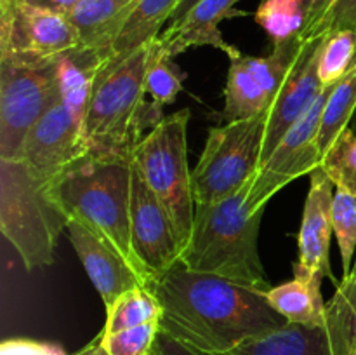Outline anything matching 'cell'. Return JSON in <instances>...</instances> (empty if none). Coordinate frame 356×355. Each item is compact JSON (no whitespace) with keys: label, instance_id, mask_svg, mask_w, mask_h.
<instances>
[{"label":"cell","instance_id":"obj_1","mask_svg":"<svg viewBox=\"0 0 356 355\" xmlns=\"http://www.w3.org/2000/svg\"><path fill=\"white\" fill-rule=\"evenodd\" d=\"M152 289L162 303L160 329L204 355L225 354L287 324L261 291L191 271L181 261Z\"/></svg>","mask_w":356,"mask_h":355},{"label":"cell","instance_id":"obj_2","mask_svg":"<svg viewBox=\"0 0 356 355\" xmlns=\"http://www.w3.org/2000/svg\"><path fill=\"white\" fill-rule=\"evenodd\" d=\"M249 183L232 197L197 204L191 237L181 253V263L191 271L218 275L254 291H266L271 284L257 249L264 209L250 207Z\"/></svg>","mask_w":356,"mask_h":355},{"label":"cell","instance_id":"obj_3","mask_svg":"<svg viewBox=\"0 0 356 355\" xmlns=\"http://www.w3.org/2000/svg\"><path fill=\"white\" fill-rule=\"evenodd\" d=\"M131 173L132 157L90 150L49 188L70 219L82 221L143 268L131 244Z\"/></svg>","mask_w":356,"mask_h":355},{"label":"cell","instance_id":"obj_4","mask_svg":"<svg viewBox=\"0 0 356 355\" xmlns=\"http://www.w3.org/2000/svg\"><path fill=\"white\" fill-rule=\"evenodd\" d=\"M153 44L125 56L118 65L104 68L97 77L83 132L92 152L132 157L141 143L165 115L155 101L146 97V72Z\"/></svg>","mask_w":356,"mask_h":355},{"label":"cell","instance_id":"obj_5","mask_svg":"<svg viewBox=\"0 0 356 355\" xmlns=\"http://www.w3.org/2000/svg\"><path fill=\"white\" fill-rule=\"evenodd\" d=\"M21 159H0V230L26 270L54 263L70 218L49 188Z\"/></svg>","mask_w":356,"mask_h":355},{"label":"cell","instance_id":"obj_6","mask_svg":"<svg viewBox=\"0 0 356 355\" xmlns=\"http://www.w3.org/2000/svg\"><path fill=\"white\" fill-rule=\"evenodd\" d=\"M190 110L181 108L163 117L141 139L132 160L141 171L146 184L159 197L172 219L184 249L191 237L195 219V197L191 171L188 167V122Z\"/></svg>","mask_w":356,"mask_h":355},{"label":"cell","instance_id":"obj_7","mask_svg":"<svg viewBox=\"0 0 356 355\" xmlns=\"http://www.w3.org/2000/svg\"><path fill=\"white\" fill-rule=\"evenodd\" d=\"M268 113L225 122L209 131L204 152L191 171L195 204H212L242 190L261 166Z\"/></svg>","mask_w":356,"mask_h":355},{"label":"cell","instance_id":"obj_8","mask_svg":"<svg viewBox=\"0 0 356 355\" xmlns=\"http://www.w3.org/2000/svg\"><path fill=\"white\" fill-rule=\"evenodd\" d=\"M59 101V56L0 59V159H19L28 132Z\"/></svg>","mask_w":356,"mask_h":355},{"label":"cell","instance_id":"obj_9","mask_svg":"<svg viewBox=\"0 0 356 355\" xmlns=\"http://www.w3.org/2000/svg\"><path fill=\"white\" fill-rule=\"evenodd\" d=\"M330 87L323 86L312 108L285 132L270 157L261 162L247 191V200L254 211L266 209L270 198L282 188L320 167L322 152L318 146V127Z\"/></svg>","mask_w":356,"mask_h":355},{"label":"cell","instance_id":"obj_10","mask_svg":"<svg viewBox=\"0 0 356 355\" xmlns=\"http://www.w3.org/2000/svg\"><path fill=\"white\" fill-rule=\"evenodd\" d=\"M79 45V33L66 14L21 0H0V59L40 61Z\"/></svg>","mask_w":356,"mask_h":355},{"label":"cell","instance_id":"obj_11","mask_svg":"<svg viewBox=\"0 0 356 355\" xmlns=\"http://www.w3.org/2000/svg\"><path fill=\"white\" fill-rule=\"evenodd\" d=\"M131 244L136 260L153 282L181 261V244L172 219L132 160Z\"/></svg>","mask_w":356,"mask_h":355},{"label":"cell","instance_id":"obj_12","mask_svg":"<svg viewBox=\"0 0 356 355\" xmlns=\"http://www.w3.org/2000/svg\"><path fill=\"white\" fill-rule=\"evenodd\" d=\"M89 152L82 124L59 101L28 132L19 159L38 176L52 181Z\"/></svg>","mask_w":356,"mask_h":355},{"label":"cell","instance_id":"obj_13","mask_svg":"<svg viewBox=\"0 0 356 355\" xmlns=\"http://www.w3.org/2000/svg\"><path fill=\"white\" fill-rule=\"evenodd\" d=\"M65 232L106 308L131 289L153 285V278L143 268L82 221L70 219Z\"/></svg>","mask_w":356,"mask_h":355},{"label":"cell","instance_id":"obj_14","mask_svg":"<svg viewBox=\"0 0 356 355\" xmlns=\"http://www.w3.org/2000/svg\"><path fill=\"white\" fill-rule=\"evenodd\" d=\"M332 181L327 178L322 167H316L309 174V190L302 209L301 228L298 237L299 258L294 263V277H309L318 275L329 278L336 287L339 285L330 268L329 251L332 239V202H334Z\"/></svg>","mask_w":356,"mask_h":355},{"label":"cell","instance_id":"obj_15","mask_svg":"<svg viewBox=\"0 0 356 355\" xmlns=\"http://www.w3.org/2000/svg\"><path fill=\"white\" fill-rule=\"evenodd\" d=\"M318 56L320 40L306 42L301 56L270 108L261 162L270 157L285 132L312 108L322 93L323 84L318 77Z\"/></svg>","mask_w":356,"mask_h":355},{"label":"cell","instance_id":"obj_16","mask_svg":"<svg viewBox=\"0 0 356 355\" xmlns=\"http://www.w3.org/2000/svg\"><path fill=\"white\" fill-rule=\"evenodd\" d=\"M236 2L240 0H200L183 19L169 24L167 30L159 35L160 47L176 58L190 47L211 45L226 52L229 59L238 58L242 51L228 44L219 31V23L222 19L243 14L233 10Z\"/></svg>","mask_w":356,"mask_h":355},{"label":"cell","instance_id":"obj_17","mask_svg":"<svg viewBox=\"0 0 356 355\" xmlns=\"http://www.w3.org/2000/svg\"><path fill=\"white\" fill-rule=\"evenodd\" d=\"M139 0H80L70 13L80 45L110 58L111 45Z\"/></svg>","mask_w":356,"mask_h":355},{"label":"cell","instance_id":"obj_18","mask_svg":"<svg viewBox=\"0 0 356 355\" xmlns=\"http://www.w3.org/2000/svg\"><path fill=\"white\" fill-rule=\"evenodd\" d=\"M214 355H341L327 326L308 327L287 322L280 329L250 338L225 354Z\"/></svg>","mask_w":356,"mask_h":355},{"label":"cell","instance_id":"obj_19","mask_svg":"<svg viewBox=\"0 0 356 355\" xmlns=\"http://www.w3.org/2000/svg\"><path fill=\"white\" fill-rule=\"evenodd\" d=\"M106 56L94 49L79 47L59 56V90L61 101L82 124L86 122L90 97L96 87L97 77L106 66Z\"/></svg>","mask_w":356,"mask_h":355},{"label":"cell","instance_id":"obj_20","mask_svg":"<svg viewBox=\"0 0 356 355\" xmlns=\"http://www.w3.org/2000/svg\"><path fill=\"white\" fill-rule=\"evenodd\" d=\"M322 281L318 275L294 277L285 284L271 285L261 294L287 322L323 327L327 324V303L322 296Z\"/></svg>","mask_w":356,"mask_h":355},{"label":"cell","instance_id":"obj_21","mask_svg":"<svg viewBox=\"0 0 356 355\" xmlns=\"http://www.w3.org/2000/svg\"><path fill=\"white\" fill-rule=\"evenodd\" d=\"M179 0H139L111 45L104 68L118 65L136 49L149 44L160 35V28L170 19ZM103 68V70H104Z\"/></svg>","mask_w":356,"mask_h":355},{"label":"cell","instance_id":"obj_22","mask_svg":"<svg viewBox=\"0 0 356 355\" xmlns=\"http://www.w3.org/2000/svg\"><path fill=\"white\" fill-rule=\"evenodd\" d=\"M270 111L266 94L259 82L243 63V54L229 59L228 80L225 87V110L222 120L236 122L252 118L256 115Z\"/></svg>","mask_w":356,"mask_h":355},{"label":"cell","instance_id":"obj_23","mask_svg":"<svg viewBox=\"0 0 356 355\" xmlns=\"http://www.w3.org/2000/svg\"><path fill=\"white\" fill-rule=\"evenodd\" d=\"M356 110V65L337 80L329 90L318 127V146L322 159L341 132L348 127Z\"/></svg>","mask_w":356,"mask_h":355},{"label":"cell","instance_id":"obj_24","mask_svg":"<svg viewBox=\"0 0 356 355\" xmlns=\"http://www.w3.org/2000/svg\"><path fill=\"white\" fill-rule=\"evenodd\" d=\"M305 44L298 37L291 38L280 45H273V52L264 58H254V56L243 54V63L252 73L254 79L259 82L261 89L266 94L268 103L273 104L275 97L280 93L282 86L287 80L289 73L294 68L296 61L301 56Z\"/></svg>","mask_w":356,"mask_h":355},{"label":"cell","instance_id":"obj_25","mask_svg":"<svg viewBox=\"0 0 356 355\" xmlns=\"http://www.w3.org/2000/svg\"><path fill=\"white\" fill-rule=\"evenodd\" d=\"M325 326L341 355H356V277H343L327 301Z\"/></svg>","mask_w":356,"mask_h":355},{"label":"cell","instance_id":"obj_26","mask_svg":"<svg viewBox=\"0 0 356 355\" xmlns=\"http://www.w3.org/2000/svg\"><path fill=\"white\" fill-rule=\"evenodd\" d=\"M162 319V303L152 287H134L118 296L106 308L103 333H117Z\"/></svg>","mask_w":356,"mask_h":355},{"label":"cell","instance_id":"obj_27","mask_svg":"<svg viewBox=\"0 0 356 355\" xmlns=\"http://www.w3.org/2000/svg\"><path fill=\"white\" fill-rule=\"evenodd\" d=\"M306 14L305 0H263L254 19L266 31L273 45H280L301 33Z\"/></svg>","mask_w":356,"mask_h":355},{"label":"cell","instance_id":"obj_28","mask_svg":"<svg viewBox=\"0 0 356 355\" xmlns=\"http://www.w3.org/2000/svg\"><path fill=\"white\" fill-rule=\"evenodd\" d=\"M356 65V33L336 30L320 40L318 77L323 86H334Z\"/></svg>","mask_w":356,"mask_h":355},{"label":"cell","instance_id":"obj_29","mask_svg":"<svg viewBox=\"0 0 356 355\" xmlns=\"http://www.w3.org/2000/svg\"><path fill=\"white\" fill-rule=\"evenodd\" d=\"M184 77L186 75L174 63L172 56H169L160 47L159 37H156L148 72H146V94L152 96V100L160 106L172 104L177 100L179 90L183 89Z\"/></svg>","mask_w":356,"mask_h":355},{"label":"cell","instance_id":"obj_30","mask_svg":"<svg viewBox=\"0 0 356 355\" xmlns=\"http://www.w3.org/2000/svg\"><path fill=\"white\" fill-rule=\"evenodd\" d=\"M320 167L332 181L334 188L356 197V134L350 127L344 129L327 150Z\"/></svg>","mask_w":356,"mask_h":355},{"label":"cell","instance_id":"obj_31","mask_svg":"<svg viewBox=\"0 0 356 355\" xmlns=\"http://www.w3.org/2000/svg\"><path fill=\"white\" fill-rule=\"evenodd\" d=\"M332 226L343 263V277H348L356 253V197L336 188L332 202Z\"/></svg>","mask_w":356,"mask_h":355},{"label":"cell","instance_id":"obj_32","mask_svg":"<svg viewBox=\"0 0 356 355\" xmlns=\"http://www.w3.org/2000/svg\"><path fill=\"white\" fill-rule=\"evenodd\" d=\"M159 334L160 320H155L110 334L101 331V341L108 355H149Z\"/></svg>","mask_w":356,"mask_h":355},{"label":"cell","instance_id":"obj_33","mask_svg":"<svg viewBox=\"0 0 356 355\" xmlns=\"http://www.w3.org/2000/svg\"><path fill=\"white\" fill-rule=\"evenodd\" d=\"M336 30H353L356 33V0H336L309 42L322 40V37Z\"/></svg>","mask_w":356,"mask_h":355},{"label":"cell","instance_id":"obj_34","mask_svg":"<svg viewBox=\"0 0 356 355\" xmlns=\"http://www.w3.org/2000/svg\"><path fill=\"white\" fill-rule=\"evenodd\" d=\"M0 355H66V352L54 343L13 338L0 345Z\"/></svg>","mask_w":356,"mask_h":355},{"label":"cell","instance_id":"obj_35","mask_svg":"<svg viewBox=\"0 0 356 355\" xmlns=\"http://www.w3.org/2000/svg\"><path fill=\"white\" fill-rule=\"evenodd\" d=\"M334 2H336V0H313L312 9H309L308 16H306L305 26H302L301 33L298 35V38L302 42V44L312 40L316 28H318V24L322 23V19L325 17V14L329 13V9L332 7Z\"/></svg>","mask_w":356,"mask_h":355},{"label":"cell","instance_id":"obj_36","mask_svg":"<svg viewBox=\"0 0 356 355\" xmlns=\"http://www.w3.org/2000/svg\"><path fill=\"white\" fill-rule=\"evenodd\" d=\"M155 352L156 355H204L200 352L193 350V348L186 347L184 343L177 341L176 338H172L170 334L163 333L160 329L159 338H156L155 343Z\"/></svg>","mask_w":356,"mask_h":355},{"label":"cell","instance_id":"obj_37","mask_svg":"<svg viewBox=\"0 0 356 355\" xmlns=\"http://www.w3.org/2000/svg\"><path fill=\"white\" fill-rule=\"evenodd\" d=\"M21 2L30 3V6H35V7H40V9L52 10V13H59V14H66V16H70V13L79 6L80 0H21Z\"/></svg>","mask_w":356,"mask_h":355},{"label":"cell","instance_id":"obj_38","mask_svg":"<svg viewBox=\"0 0 356 355\" xmlns=\"http://www.w3.org/2000/svg\"><path fill=\"white\" fill-rule=\"evenodd\" d=\"M73 355H108L106 350H104V347H103V341H101V333L97 334V336L94 338L89 345H86L83 348H80V350ZM149 355H156L155 348H153V352Z\"/></svg>","mask_w":356,"mask_h":355},{"label":"cell","instance_id":"obj_39","mask_svg":"<svg viewBox=\"0 0 356 355\" xmlns=\"http://www.w3.org/2000/svg\"><path fill=\"white\" fill-rule=\"evenodd\" d=\"M305 6H306V10L309 13V9H312V6H313V0H305ZM306 16H308V14H306Z\"/></svg>","mask_w":356,"mask_h":355},{"label":"cell","instance_id":"obj_40","mask_svg":"<svg viewBox=\"0 0 356 355\" xmlns=\"http://www.w3.org/2000/svg\"><path fill=\"white\" fill-rule=\"evenodd\" d=\"M350 275H351V277H356V260H355L353 267H351V271H350Z\"/></svg>","mask_w":356,"mask_h":355}]
</instances>
